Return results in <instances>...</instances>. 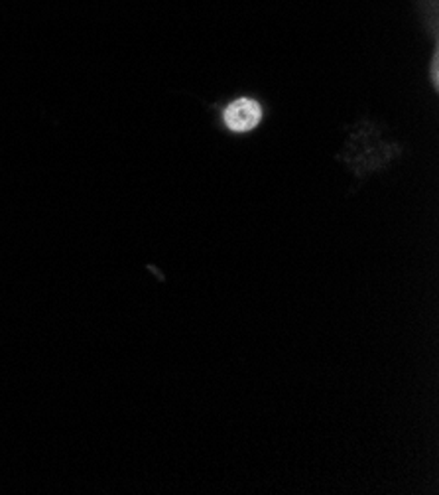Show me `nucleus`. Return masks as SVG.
Here are the masks:
<instances>
[{"label": "nucleus", "instance_id": "f257e3e1", "mask_svg": "<svg viewBox=\"0 0 439 495\" xmlns=\"http://www.w3.org/2000/svg\"><path fill=\"white\" fill-rule=\"evenodd\" d=\"M262 119L261 105L252 99H237L224 109V123L234 133H249L259 126Z\"/></svg>", "mask_w": 439, "mask_h": 495}, {"label": "nucleus", "instance_id": "f03ea898", "mask_svg": "<svg viewBox=\"0 0 439 495\" xmlns=\"http://www.w3.org/2000/svg\"><path fill=\"white\" fill-rule=\"evenodd\" d=\"M437 61H439V54H434L432 60V78H434V86H439V73H437Z\"/></svg>", "mask_w": 439, "mask_h": 495}]
</instances>
